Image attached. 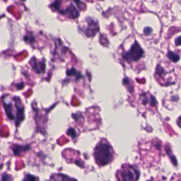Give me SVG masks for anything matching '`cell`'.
<instances>
[{
  "label": "cell",
  "mask_w": 181,
  "mask_h": 181,
  "mask_svg": "<svg viewBox=\"0 0 181 181\" xmlns=\"http://www.w3.org/2000/svg\"><path fill=\"white\" fill-rule=\"evenodd\" d=\"M94 156L96 163L99 165H104L108 164L113 158L111 147L107 142H101L95 149Z\"/></svg>",
  "instance_id": "obj_1"
},
{
  "label": "cell",
  "mask_w": 181,
  "mask_h": 181,
  "mask_svg": "<svg viewBox=\"0 0 181 181\" xmlns=\"http://www.w3.org/2000/svg\"><path fill=\"white\" fill-rule=\"evenodd\" d=\"M33 60H34V62H31V63L33 70H35L36 72H38V73H43V72H45V64L43 63V62L38 63V62H36L35 58H33Z\"/></svg>",
  "instance_id": "obj_7"
},
{
  "label": "cell",
  "mask_w": 181,
  "mask_h": 181,
  "mask_svg": "<svg viewBox=\"0 0 181 181\" xmlns=\"http://www.w3.org/2000/svg\"><path fill=\"white\" fill-rule=\"evenodd\" d=\"M24 87V84L23 83H21V84H17V88H18V89H22Z\"/></svg>",
  "instance_id": "obj_17"
},
{
  "label": "cell",
  "mask_w": 181,
  "mask_h": 181,
  "mask_svg": "<svg viewBox=\"0 0 181 181\" xmlns=\"http://www.w3.org/2000/svg\"><path fill=\"white\" fill-rule=\"evenodd\" d=\"M2 180L3 181H11V177L10 175H9L8 174H4L2 176Z\"/></svg>",
  "instance_id": "obj_14"
},
{
  "label": "cell",
  "mask_w": 181,
  "mask_h": 181,
  "mask_svg": "<svg viewBox=\"0 0 181 181\" xmlns=\"http://www.w3.org/2000/svg\"><path fill=\"white\" fill-rule=\"evenodd\" d=\"M25 181H36V177L33 176V175H28L26 177Z\"/></svg>",
  "instance_id": "obj_13"
},
{
  "label": "cell",
  "mask_w": 181,
  "mask_h": 181,
  "mask_svg": "<svg viewBox=\"0 0 181 181\" xmlns=\"http://www.w3.org/2000/svg\"><path fill=\"white\" fill-rule=\"evenodd\" d=\"M178 123H179V125H180L181 126V117L180 118H179V120H178Z\"/></svg>",
  "instance_id": "obj_18"
},
{
  "label": "cell",
  "mask_w": 181,
  "mask_h": 181,
  "mask_svg": "<svg viewBox=\"0 0 181 181\" xmlns=\"http://www.w3.org/2000/svg\"><path fill=\"white\" fill-rule=\"evenodd\" d=\"M67 73V75H68V76H75V75H77V72L76 71V70H75V69H72V70H68Z\"/></svg>",
  "instance_id": "obj_12"
},
{
  "label": "cell",
  "mask_w": 181,
  "mask_h": 181,
  "mask_svg": "<svg viewBox=\"0 0 181 181\" xmlns=\"http://www.w3.org/2000/svg\"><path fill=\"white\" fill-rule=\"evenodd\" d=\"M67 134H68L69 135H70V137H72V138H75L76 137V136H77V132H76L75 129H73V128L69 129L68 131H67Z\"/></svg>",
  "instance_id": "obj_11"
},
{
  "label": "cell",
  "mask_w": 181,
  "mask_h": 181,
  "mask_svg": "<svg viewBox=\"0 0 181 181\" xmlns=\"http://www.w3.org/2000/svg\"><path fill=\"white\" fill-rule=\"evenodd\" d=\"M51 181H76L74 179L66 176L64 175H56L52 177Z\"/></svg>",
  "instance_id": "obj_9"
},
{
  "label": "cell",
  "mask_w": 181,
  "mask_h": 181,
  "mask_svg": "<svg viewBox=\"0 0 181 181\" xmlns=\"http://www.w3.org/2000/svg\"><path fill=\"white\" fill-rule=\"evenodd\" d=\"M168 58L171 60V61L174 62H176L180 60V57L178 55H177L176 53H173V52H168Z\"/></svg>",
  "instance_id": "obj_10"
},
{
  "label": "cell",
  "mask_w": 181,
  "mask_h": 181,
  "mask_svg": "<svg viewBox=\"0 0 181 181\" xmlns=\"http://www.w3.org/2000/svg\"><path fill=\"white\" fill-rule=\"evenodd\" d=\"M16 100V106L17 109V120H16V125H18L21 122H22L24 120V108L23 106L21 104V101L18 99V101L17 102L16 99H14Z\"/></svg>",
  "instance_id": "obj_4"
},
{
  "label": "cell",
  "mask_w": 181,
  "mask_h": 181,
  "mask_svg": "<svg viewBox=\"0 0 181 181\" xmlns=\"http://www.w3.org/2000/svg\"><path fill=\"white\" fill-rule=\"evenodd\" d=\"M28 149H30V145H16L13 147V154L16 155V156H20L22 153L24 152V151H28Z\"/></svg>",
  "instance_id": "obj_6"
},
{
  "label": "cell",
  "mask_w": 181,
  "mask_h": 181,
  "mask_svg": "<svg viewBox=\"0 0 181 181\" xmlns=\"http://www.w3.org/2000/svg\"><path fill=\"white\" fill-rule=\"evenodd\" d=\"M151 31H152V30H151V28L147 27L144 29V33H145L146 35H149V34L151 33Z\"/></svg>",
  "instance_id": "obj_15"
},
{
  "label": "cell",
  "mask_w": 181,
  "mask_h": 181,
  "mask_svg": "<svg viewBox=\"0 0 181 181\" xmlns=\"http://www.w3.org/2000/svg\"><path fill=\"white\" fill-rule=\"evenodd\" d=\"M175 45H181V36L175 40Z\"/></svg>",
  "instance_id": "obj_16"
},
{
  "label": "cell",
  "mask_w": 181,
  "mask_h": 181,
  "mask_svg": "<svg viewBox=\"0 0 181 181\" xmlns=\"http://www.w3.org/2000/svg\"><path fill=\"white\" fill-rule=\"evenodd\" d=\"M64 13H67L69 16L73 18H77L79 14L77 9L73 5H70V6H68V7L67 8V9L64 11Z\"/></svg>",
  "instance_id": "obj_5"
},
{
  "label": "cell",
  "mask_w": 181,
  "mask_h": 181,
  "mask_svg": "<svg viewBox=\"0 0 181 181\" xmlns=\"http://www.w3.org/2000/svg\"><path fill=\"white\" fill-rule=\"evenodd\" d=\"M139 172L132 166L124 168L121 172V181H137Z\"/></svg>",
  "instance_id": "obj_3"
},
{
  "label": "cell",
  "mask_w": 181,
  "mask_h": 181,
  "mask_svg": "<svg viewBox=\"0 0 181 181\" xmlns=\"http://www.w3.org/2000/svg\"><path fill=\"white\" fill-rule=\"evenodd\" d=\"M4 106L5 108V111H6V115H7L8 118L10 120H13L14 119V115L13 114V112H12V106L11 103H7L4 102Z\"/></svg>",
  "instance_id": "obj_8"
},
{
  "label": "cell",
  "mask_w": 181,
  "mask_h": 181,
  "mask_svg": "<svg viewBox=\"0 0 181 181\" xmlns=\"http://www.w3.org/2000/svg\"><path fill=\"white\" fill-rule=\"evenodd\" d=\"M143 54L144 52L142 49L137 43H135L131 48L130 51L123 55V58L129 62L137 61L142 57Z\"/></svg>",
  "instance_id": "obj_2"
}]
</instances>
